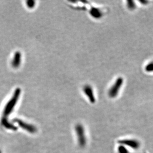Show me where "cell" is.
<instances>
[{
	"label": "cell",
	"mask_w": 153,
	"mask_h": 153,
	"mask_svg": "<svg viewBox=\"0 0 153 153\" xmlns=\"http://www.w3.org/2000/svg\"><path fill=\"white\" fill-rule=\"evenodd\" d=\"M75 130L78 145L80 147L84 148L86 145L87 137L83 126L77 124L75 126Z\"/></svg>",
	"instance_id": "1"
},
{
	"label": "cell",
	"mask_w": 153,
	"mask_h": 153,
	"mask_svg": "<svg viewBox=\"0 0 153 153\" xmlns=\"http://www.w3.org/2000/svg\"><path fill=\"white\" fill-rule=\"evenodd\" d=\"M119 144L123 145L126 147H129L132 149L137 150L140 146V142L133 139H124L119 140Z\"/></svg>",
	"instance_id": "2"
},
{
	"label": "cell",
	"mask_w": 153,
	"mask_h": 153,
	"mask_svg": "<svg viewBox=\"0 0 153 153\" xmlns=\"http://www.w3.org/2000/svg\"><path fill=\"white\" fill-rule=\"evenodd\" d=\"M19 91H16V95L14 96L13 99L12 100H10L8 104H7V105H6L5 108L4 110V113H3V114L4 116H9V114L12 112L14 105H16V102H17V98L19 97Z\"/></svg>",
	"instance_id": "3"
},
{
	"label": "cell",
	"mask_w": 153,
	"mask_h": 153,
	"mask_svg": "<svg viewBox=\"0 0 153 153\" xmlns=\"http://www.w3.org/2000/svg\"><path fill=\"white\" fill-rule=\"evenodd\" d=\"M122 84H123V79L119 78L118 80H117V81H116L115 84H114L111 90H110L109 96L111 98H114L117 95Z\"/></svg>",
	"instance_id": "4"
},
{
	"label": "cell",
	"mask_w": 153,
	"mask_h": 153,
	"mask_svg": "<svg viewBox=\"0 0 153 153\" xmlns=\"http://www.w3.org/2000/svg\"><path fill=\"white\" fill-rule=\"evenodd\" d=\"M16 122L19 123V125L25 130H27L30 133H34L36 131V128L34 126L30 124H27L20 120H16Z\"/></svg>",
	"instance_id": "5"
},
{
	"label": "cell",
	"mask_w": 153,
	"mask_h": 153,
	"mask_svg": "<svg viewBox=\"0 0 153 153\" xmlns=\"http://www.w3.org/2000/svg\"><path fill=\"white\" fill-rule=\"evenodd\" d=\"M85 94L87 96L90 102H91L92 103H94L95 102V98L93 95L92 90L91 88H89V87H86V88L84 89Z\"/></svg>",
	"instance_id": "6"
},
{
	"label": "cell",
	"mask_w": 153,
	"mask_h": 153,
	"mask_svg": "<svg viewBox=\"0 0 153 153\" xmlns=\"http://www.w3.org/2000/svg\"><path fill=\"white\" fill-rule=\"evenodd\" d=\"M117 152L118 153H129L128 150L126 146L120 144V146L117 147Z\"/></svg>",
	"instance_id": "7"
},
{
	"label": "cell",
	"mask_w": 153,
	"mask_h": 153,
	"mask_svg": "<svg viewBox=\"0 0 153 153\" xmlns=\"http://www.w3.org/2000/svg\"><path fill=\"white\" fill-rule=\"evenodd\" d=\"M146 70L147 71H153V62H151L150 64H149L147 66L146 68Z\"/></svg>",
	"instance_id": "8"
},
{
	"label": "cell",
	"mask_w": 153,
	"mask_h": 153,
	"mask_svg": "<svg viewBox=\"0 0 153 153\" xmlns=\"http://www.w3.org/2000/svg\"><path fill=\"white\" fill-rule=\"evenodd\" d=\"M0 153H1V151H0Z\"/></svg>",
	"instance_id": "9"
},
{
	"label": "cell",
	"mask_w": 153,
	"mask_h": 153,
	"mask_svg": "<svg viewBox=\"0 0 153 153\" xmlns=\"http://www.w3.org/2000/svg\"></svg>",
	"instance_id": "10"
}]
</instances>
